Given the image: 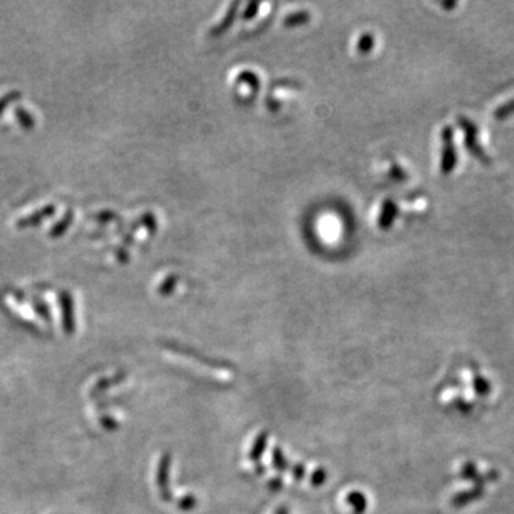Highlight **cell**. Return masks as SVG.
<instances>
[{
  "label": "cell",
  "instance_id": "cell-1",
  "mask_svg": "<svg viewBox=\"0 0 514 514\" xmlns=\"http://www.w3.org/2000/svg\"><path fill=\"white\" fill-rule=\"evenodd\" d=\"M55 211H56L55 205H47V206H45V207H42V209H39L36 211H33V213H30V215H27V216H25V218L17 220L16 226L19 227V229H26V227H30V226H36L40 222H43L45 219H47V218L55 215Z\"/></svg>",
  "mask_w": 514,
  "mask_h": 514
},
{
  "label": "cell",
  "instance_id": "cell-5",
  "mask_svg": "<svg viewBox=\"0 0 514 514\" xmlns=\"http://www.w3.org/2000/svg\"><path fill=\"white\" fill-rule=\"evenodd\" d=\"M115 218V215L112 213V211H100V213L95 215V219L100 220V222H108V220H112Z\"/></svg>",
  "mask_w": 514,
  "mask_h": 514
},
{
  "label": "cell",
  "instance_id": "cell-4",
  "mask_svg": "<svg viewBox=\"0 0 514 514\" xmlns=\"http://www.w3.org/2000/svg\"><path fill=\"white\" fill-rule=\"evenodd\" d=\"M21 96H22L21 92L13 91V92H9V93H6L5 96L0 97V115L3 113V110L8 108V106H9L12 102H14V100H17V99H21Z\"/></svg>",
  "mask_w": 514,
  "mask_h": 514
},
{
  "label": "cell",
  "instance_id": "cell-2",
  "mask_svg": "<svg viewBox=\"0 0 514 514\" xmlns=\"http://www.w3.org/2000/svg\"><path fill=\"white\" fill-rule=\"evenodd\" d=\"M72 222H73V210H67L65 216L58 223L51 226L50 236L51 237H60L62 235L66 233V230L69 229L70 224H72Z\"/></svg>",
  "mask_w": 514,
  "mask_h": 514
},
{
  "label": "cell",
  "instance_id": "cell-3",
  "mask_svg": "<svg viewBox=\"0 0 514 514\" xmlns=\"http://www.w3.org/2000/svg\"><path fill=\"white\" fill-rule=\"evenodd\" d=\"M14 115L17 117V120H19V123L22 125V128L30 130L34 128V123H36V120H34V117L25 109L22 108H16L14 109Z\"/></svg>",
  "mask_w": 514,
  "mask_h": 514
}]
</instances>
